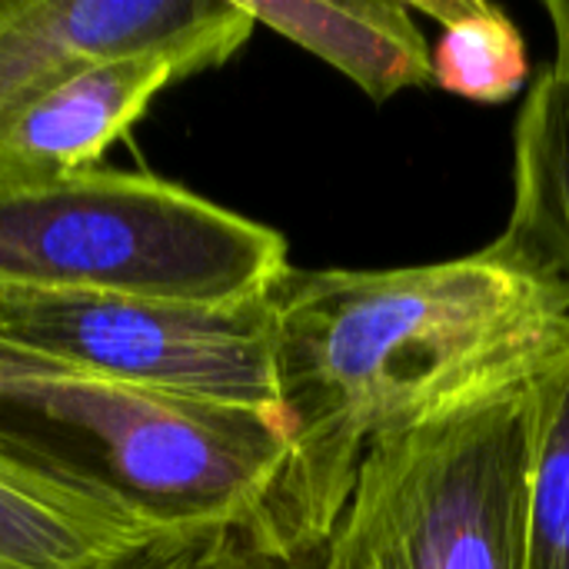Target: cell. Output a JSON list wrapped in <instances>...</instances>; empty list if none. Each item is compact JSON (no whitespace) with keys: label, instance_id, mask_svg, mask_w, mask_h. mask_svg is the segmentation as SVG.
<instances>
[{"label":"cell","instance_id":"6da1fadb","mask_svg":"<svg viewBox=\"0 0 569 569\" xmlns=\"http://www.w3.org/2000/svg\"><path fill=\"white\" fill-rule=\"evenodd\" d=\"M287 460L240 537L287 569L320 557L380 437L550 370L569 287L500 240L400 270H287L270 290Z\"/></svg>","mask_w":569,"mask_h":569},{"label":"cell","instance_id":"7a4b0ae2","mask_svg":"<svg viewBox=\"0 0 569 569\" xmlns=\"http://www.w3.org/2000/svg\"><path fill=\"white\" fill-rule=\"evenodd\" d=\"M0 453L153 537H243L287 460V430L270 413L137 390L0 337Z\"/></svg>","mask_w":569,"mask_h":569},{"label":"cell","instance_id":"3957f363","mask_svg":"<svg viewBox=\"0 0 569 569\" xmlns=\"http://www.w3.org/2000/svg\"><path fill=\"white\" fill-rule=\"evenodd\" d=\"M287 270L277 230L153 173L93 167L0 190V297L223 307L267 297Z\"/></svg>","mask_w":569,"mask_h":569},{"label":"cell","instance_id":"277c9868","mask_svg":"<svg viewBox=\"0 0 569 569\" xmlns=\"http://www.w3.org/2000/svg\"><path fill=\"white\" fill-rule=\"evenodd\" d=\"M540 377L373 440L317 569H523Z\"/></svg>","mask_w":569,"mask_h":569},{"label":"cell","instance_id":"5b68a950","mask_svg":"<svg viewBox=\"0 0 569 569\" xmlns=\"http://www.w3.org/2000/svg\"><path fill=\"white\" fill-rule=\"evenodd\" d=\"M0 337L137 390L280 417L270 293L223 307L87 293L0 297Z\"/></svg>","mask_w":569,"mask_h":569},{"label":"cell","instance_id":"8992f818","mask_svg":"<svg viewBox=\"0 0 569 569\" xmlns=\"http://www.w3.org/2000/svg\"><path fill=\"white\" fill-rule=\"evenodd\" d=\"M230 43H173L93 57L50 73L0 113V190L93 170L177 80L213 70Z\"/></svg>","mask_w":569,"mask_h":569},{"label":"cell","instance_id":"52a82bcc","mask_svg":"<svg viewBox=\"0 0 569 569\" xmlns=\"http://www.w3.org/2000/svg\"><path fill=\"white\" fill-rule=\"evenodd\" d=\"M257 20L240 0H0V113L50 73L143 47H243Z\"/></svg>","mask_w":569,"mask_h":569},{"label":"cell","instance_id":"ba28073f","mask_svg":"<svg viewBox=\"0 0 569 569\" xmlns=\"http://www.w3.org/2000/svg\"><path fill=\"white\" fill-rule=\"evenodd\" d=\"M257 27H270L347 73L383 103L407 87H427L430 43L407 3L390 0H240Z\"/></svg>","mask_w":569,"mask_h":569},{"label":"cell","instance_id":"9c48e42d","mask_svg":"<svg viewBox=\"0 0 569 569\" xmlns=\"http://www.w3.org/2000/svg\"><path fill=\"white\" fill-rule=\"evenodd\" d=\"M147 540L113 503L0 453V569H100Z\"/></svg>","mask_w":569,"mask_h":569},{"label":"cell","instance_id":"30bf717a","mask_svg":"<svg viewBox=\"0 0 569 569\" xmlns=\"http://www.w3.org/2000/svg\"><path fill=\"white\" fill-rule=\"evenodd\" d=\"M513 213L497 237L540 277L569 287V80L543 70L517 120Z\"/></svg>","mask_w":569,"mask_h":569},{"label":"cell","instance_id":"8fae6325","mask_svg":"<svg viewBox=\"0 0 569 569\" xmlns=\"http://www.w3.org/2000/svg\"><path fill=\"white\" fill-rule=\"evenodd\" d=\"M440 23L430 47V80L473 103H507L530 80V53L513 17L490 0H410Z\"/></svg>","mask_w":569,"mask_h":569},{"label":"cell","instance_id":"7c38bea8","mask_svg":"<svg viewBox=\"0 0 569 569\" xmlns=\"http://www.w3.org/2000/svg\"><path fill=\"white\" fill-rule=\"evenodd\" d=\"M523 569H569V350L537 390Z\"/></svg>","mask_w":569,"mask_h":569},{"label":"cell","instance_id":"4fadbf2b","mask_svg":"<svg viewBox=\"0 0 569 569\" xmlns=\"http://www.w3.org/2000/svg\"><path fill=\"white\" fill-rule=\"evenodd\" d=\"M100 569H287L247 550L240 533L220 537H157Z\"/></svg>","mask_w":569,"mask_h":569},{"label":"cell","instance_id":"5bb4252c","mask_svg":"<svg viewBox=\"0 0 569 569\" xmlns=\"http://www.w3.org/2000/svg\"><path fill=\"white\" fill-rule=\"evenodd\" d=\"M543 10L550 13L553 33H557V60L550 70L569 80V0H547Z\"/></svg>","mask_w":569,"mask_h":569}]
</instances>
